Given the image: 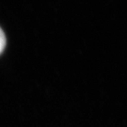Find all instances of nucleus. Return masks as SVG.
I'll list each match as a JSON object with an SVG mask.
<instances>
[{
	"instance_id": "f257e3e1",
	"label": "nucleus",
	"mask_w": 127,
	"mask_h": 127,
	"mask_svg": "<svg viewBox=\"0 0 127 127\" xmlns=\"http://www.w3.org/2000/svg\"><path fill=\"white\" fill-rule=\"evenodd\" d=\"M5 44H6V38H5V35L2 30V29L0 28V54H1L5 48Z\"/></svg>"
}]
</instances>
